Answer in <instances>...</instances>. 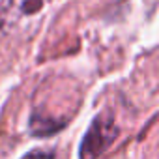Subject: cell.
Instances as JSON below:
<instances>
[{
  "instance_id": "cell-1",
  "label": "cell",
  "mask_w": 159,
  "mask_h": 159,
  "mask_svg": "<svg viewBox=\"0 0 159 159\" xmlns=\"http://www.w3.org/2000/svg\"><path fill=\"white\" fill-rule=\"evenodd\" d=\"M120 129L111 112H101L90 124L86 135L83 137L79 159H99L118 139Z\"/></svg>"
},
{
  "instance_id": "cell-2",
  "label": "cell",
  "mask_w": 159,
  "mask_h": 159,
  "mask_svg": "<svg viewBox=\"0 0 159 159\" xmlns=\"http://www.w3.org/2000/svg\"><path fill=\"white\" fill-rule=\"evenodd\" d=\"M45 0H2L0 2V38L19 30L26 21L38 17Z\"/></svg>"
},
{
  "instance_id": "cell-3",
  "label": "cell",
  "mask_w": 159,
  "mask_h": 159,
  "mask_svg": "<svg viewBox=\"0 0 159 159\" xmlns=\"http://www.w3.org/2000/svg\"><path fill=\"white\" fill-rule=\"evenodd\" d=\"M66 125V120H56L52 116H45L41 112H34L30 116V133L34 137H49L60 131Z\"/></svg>"
},
{
  "instance_id": "cell-4",
  "label": "cell",
  "mask_w": 159,
  "mask_h": 159,
  "mask_svg": "<svg viewBox=\"0 0 159 159\" xmlns=\"http://www.w3.org/2000/svg\"><path fill=\"white\" fill-rule=\"evenodd\" d=\"M21 159H54V153L51 150H32Z\"/></svg>"
}]
</instances>
